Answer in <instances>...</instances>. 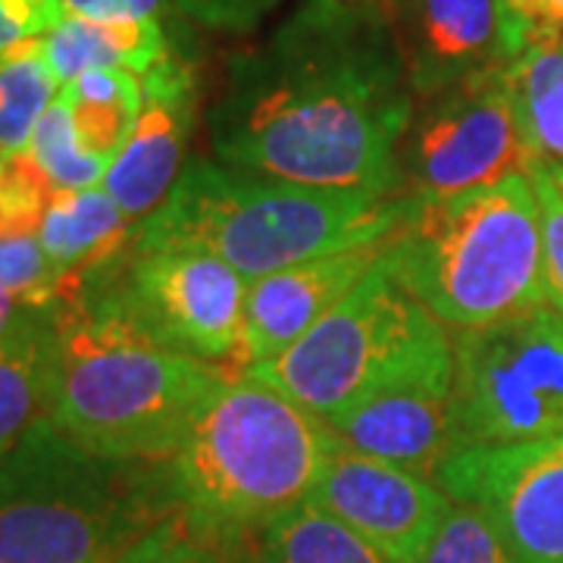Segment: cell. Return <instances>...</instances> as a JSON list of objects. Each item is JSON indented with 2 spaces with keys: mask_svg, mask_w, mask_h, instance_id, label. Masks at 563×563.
<instances>
[{
  "mask_svg": "<svg viewBox=\"0 0 563 563\" xmlns=\"http://www.w3.org/2000/svg\"><path fill=\"white\" fill-rule=\"evenodd\" d=\"M417 95L376 0H298L225 66L207 113L213 161L273 179L404 195L401 144Z\"/></svg>",
  "mask_w": 563,
  "mask_h": 563,
  "instance_id": "1",
  "label": "cell"
},
{
  "mask_svg": "<svg viewBox=\"0 0 563 563\" xmlns=\"http://www.w3.org/2000/svg\"><path fill=\"white\" fill-rule=\"evenodd\" d=\"M410 210L407 195L317 188L195 157L169 198L135 225L129 251H198L254 282L295 263L385 242Z\"/></svg>",
  "mask_w": 563,
  "mask_h": 563,
  "instance_id": "2",
  "label": "cell"
},
{
  "mask_svg": "<svg viewBox=\"0 0 563 563\" xmlns=\"http://www.w3.org/2000/svg\"><path fill=\"white\" fill-rule=\"evenodd\" d=\"M229 379L151 339L110 301H73L60 313L47 420L98 457L169 463Z\"/></svg>",
  "mask_w": 563,
  "mask_h": 563,
  "instance_id": "3",
  "label": "cell"
},
{
  "mask_svg": "<svg viewBox=\"0 0 563 563\" xmlns=\"http://www.w3.org/2000/svg\"><path fill=\"white\" fill-rule=\"evenodd\" d=\"M176 510L169 463L98 457L51 420L0 457V563H113Z\"/></svg>",
  "mask_w": 563,
  "mask_h": 563,
  "instance_id": "4",
  "label": "cell"
},
{
  "mask_svg": "<svg viewBox=\"0 0 563 563\" xmlns=\"http://www.w3.org/2000/svg\"><path fill=\"white\" fill-rule=\"evenodd\" d=\"M385 261L448 332L485 329L548 303L532 179L517 173L439 201H413Z\"/></svg>",
  "mask_w": 563,
  "mask_h": 563,
  "instance_id": "5",
  "label": "cell"
},
{
  "mask_svg": "<svg viewBox=\"0 0 563 563\" xmlns=\"http://www.w3.org/2000/svg\"><path fill=\"white\" fill-rule=\"evenodd\" d=\"M339 435L251 376L222 385L169 461L179 507L207 529L257 536L322 479Z\"/></svg>",
  "mask_w": 563,
  "mask_h": 563,
  "instance_id": "6",
  "label": "cell"
},
{
  "mask_svg": "<svg viewBox=\"0 0 563 563\" xmlns=\"http://www.w3.org/2000/svg\"><path fill=\"white\" fill-rule=\"evenodd\" d=\"M461 444L563 435V313L551 303L485 329L451 332Z\"/></svg>",
  "mask_w": 563,
  "mask_h": 563,
  "instance_id": "7",
  "label": "cell"
},
{
  "mask_svg": "<svg viewBox=\"0 0 563 563\" xmlns=\"http://www.w3.org/2000/svg\"><path fill=\"white\" fill-rule=\"evenodd\" d=\"M432 320L435 317L404 288L383 254L310 332L279 357L251 366L244 376L325 420L376 379Z\"/></svg>",
  "mask_w": 563,
  "mask_h": 563,
  "instance_id": "8",
  "label": "cell"
},
{
  "mask_svg": "<svg viewBox=\"0 0 563 563\" xmlns=\"http://www.w3.org/2000/svg\"><path fill=\"white\" fill-rule=\"evenodd\" d=\"M339 442L435 479L463 451L454 395V344L432 320L376 379L325 417Z\"/></svg>",
  "mask_w": 563,
  "mask_h": 563,
  "instance_id": "9",
  "label": "cell"
},
{
  "mask_svg": "<svg viewBox=\"0 0 563 563\" xmlns=\"http://www.w3.org/2000/svg\"><path fill=\"white\" fill-rule=\"evenodd\" d=\"M536 163L498 69L417 103L401 144L404 195L439 201L517 173L529 176Z\"/></svg>",
  "mask_w": 563,
  "mask_h": 563,
  "instance_id": "10",
  "label": "cell"
},
{
  "mask_svg": "<svg viewBox=\"0 0 563 563\" xmlns=\"http://www.w3.org/2000/svg\"><path fill=\"white\" fill-rule=\"evenodd\" d=\"M244 295L247 279L220 257L198 251H147L132 254L120 291L101 298L166 347L235 369Z\"/></svg>",
  "mask_w": 563,
  "mask_h": 563,
  "instance_id": "11",
  "label": "cell"
},
{
  "mask_svg": "<svg viewBox=\"0 0 563 563\" xmlns=\"http://www.w3.org/2000/svg\"><path fill=\"white\" fill-rule=\"evenodd\" d=\"M432 483L483 507L514 563H563V435L466 448Z\"/></svg>",
  "mask_w": 563,
  "mask_h": 563,
  "instance_id": "12",
  "label": "cell"
},
{
  "mask_svg": "<svg viewBox=\"0 0 563 563\" xmlns=\"http://www.w3.org/2000/svg\"><path fill=\"white\" fill-rule=\"evenodd\" d=\"M307 501L357 532L391 563L426 561L454 507L429 476L347 444H339Z\"/></svg>",
  "mask_w": 563,
  "mask_h": 563,
  "instance_id": "13",
  "label": "cell"
},
{
  "mask_svg": "<svg viewBox=\"0 0 563 563\" xmlns=\"http://www.w3.org/2000/svg\"><path fill=\"white\" fill-rule=\"evenodd\" d=\"M391 22L417 101L507 69L526 51L504 0H401Z\"/></svg>",
  "mask_w": 563,
  "mask_h": 563,
  "instance_id": "14",
  "label": "cell"
},
{
  "mask_svg": "<svg viewBox=\"0 0 563 563\" xmlns=\"http://www.w3.org/2000/svg\"><path fill=\"white\" fill-rule=\"evenodd\" d=\"M198 120L195 69L166 54L141 76V113L132 139L103 176V188L132 225L161 207L185 169V151Z\"/></svg>",
  "mask_w": 563,
  "mask_h": 563,
  "instance_id": "15",
  "label": "cell"
},
{
  "mask_svg": "<svg viewBox=\"0 0 563 563\" xmlns=\"http://www.w3.org/2000/svg\"><path fill=\"white\" fill-rule=\"evenodd\" d=\"M383 254L385 242L363 244L247 282L235 373H247L257 363L279 357L285 347H291L335 303L347 298V291L383 261Z\"/></svg>",
  "mask_w": 563,
  "mask_h": 563,
  "instance_id": "16",
  "label": "cell"
},
{
  "mask_svg": "<svg viewBox=\"0 0 563 563\" xmlns=\"http://www.w3.org/2000/svg\"><path fill=\"white\" fill-rule=\"evenodd\" d=\"M60 347V310L25 307L0 342V457L51 413Z\"/></svg>",
  "mask_w": 563,
  "mask_h": 563,
  "instance_id": "17",
  "label": "cell"
},
{
  "mask_svg": "<svg viewBox=\"0 0 563 563\" xmlns=\"http://www.w3.org/2000/svg\"><path fill=\"white\" fill-rule=\"evenodd\" d=\"M135 225L107 195V188L57 191L38 225V242L51 263L81 288V279L107 273L110 263L132 247Z\"/></svg>",
  "mask_w": 563,
  "mask_h": 563,
  "instance_id": "18",
  "label": "cell"
},
{
  "mask_svg": "<svg viewBox=\"0 0 563 563\" xmlns=\"http://www.w3.org/2000/svg\"><path fill=\"white\" fill-rule=\"evenodd\" d=\"M44 60L54 76L66 81L79 79L95 69H122L147 76L169 54L163 22L157 20H66L41 38Z\"/></svg>",
  "mask_w": 563,
  "mask_h": 563,
  "instance_id": "19",
  "label": "cell"
},
{
  "mask_svg": "<svg viewBox=\"0 0 563 563\" xmlns=\"http://www.w3.org/2000/svg\"><path fill=\"white\" fill-rule=\"evenodd\" d=\"M532 157L563 166V38L529 44L504 69Z\"/></svg>",
  "mask_w": 563,
  "mask_h": 563,
  "instance_id": "20",
  "label": "cell"
},
{
  "mask_svg": "<svg viewBox=\"0 0 563 563\" xmlns=\"http://www.w3.org/2000/svg\"><path fill=\"white\" fill-rule=\"evenodd\" d=\"M60 95L69 103L85 151L113 166L139 122L141 76L122 69H95L66 81Z\"/></svg>",
  "mask_w": 563,
  "mask_h": 563,
  "instance_id": "21",
  "label": "cell"
},
{
  "mask_svg": "<svg viewBox=\"0 0 563 563\" xmlns=\"http://www.w3.org/2000/svg\"><path fill=\"white\" fill-rule=\"evenodd\" d=\"M257 563H391L357 532L301 501L257 532Z\"/></svg>",
  "mask_w": 563,
  "mask_h": 563,
  "instance_id": "22",
  "label": "cell"
},
{
  "mask_svg": "<svg viewBox=\"0 0 563 563\" xmlns=\"http://www.w3.org/2000/svg\"><path fill=\"white\" fill-rule=\"evenodd\" d=\"M63 85L44 60L41 38L25 41L0 57V151L22 154L44 110L60 98Z\"/></svg>",
  "mask_w": 563,
  "mask_h": 563,
  "instance_id": "23",
  "label": "cell"
},
{
  "mask_svg": "<svg viewBox=\"0 0 563 563\" xmlns=\"http://www.w3.org/2000/svg\"><path fill=\"white\" fill-rule=\"evenodd\" d=\"M254 551L257 536L207 529L179 507L113 563H257Z\"/></svg>",
  "mask_w": 563,
  "mask_h": 563,
  "instance_id": "24",
  "label": "cell"
},
{
  "mask_svg": "<svg viewBox=\"0 0 563 563\" xmlns=\"http://www.w3.org/2000/svg\"><path fill=\"white\" fill-rule=\"evenodd\" d=\"M29 157L38 163V169L54 181L57 191H76V188H98L110 163L85 151L76 122L69 113V103L57 101L44 110V117L35 125V135L29 141Z\"/></svg>",
  "mask_w": 563,
  "mask_h": 563,
  "instance_id": "25",
  "label": "cell"
},
{
  "mask_svg": "<svg viewBox=\"0 0 563 563\" xmlns=\"http://www.w3.org/2000/svg\"><path fill=\"white\" fill-rule=\"evenodd\" d=\"M0 295L22 307L76 301L79 288L44 254L38 235H0Z\"/></svg>",
  "mask_w": 563,
  "mask_h": 563,
  "instance_id": "26",
  "label": "cell"
},
{
  "mask_svg": "<svg viewBox=\"0 0 563 563\" xmlns=\"http://www.w3.org/2000/svg\"><path fill=\"white\" fill-rule=\"evenodd\" d=\"M422 563H514V558L483 507L454 501Z\"/></svg>",
  "mask_w": 563,
  "mask_h": 563,
  "instance_id": "27",
  "label": "cell"
},
{
  "mask_svg": "<svg viewBox=\"0 0 563 563\" xmlns=\"http://www.w3.org/2000/svg\"><path fill=\"white\" fill-rule=\"evenodd\" d=\"M57 188L29 157V151L10 154V173L0 185V235H38L47 203Z\"/></svg>",
  "mask_w": 563,
  "mask_h": 563,
  "instance_id": "28",
  "label": "cell"
},
{
  "mask_svg": "<svg viewBox=\"0 0 563 563\" xmlns=\"http://www.w3.org/2000/svg\"><path fill=\"white\" fill-rule=\"evenodd\" d=\"M532 188L539 201V222H542V266L548 303L563 313V179L551 163H536Z\"/></svg>",
  "mask_w": 563,
  "mask_h": 563,
  "instance_id": "29",
  "label": "cell"
},
{
  "mask_svg": "<svg viewBox=\"0 0 563 563\" xmlns=\"http://www.w3.org/2000/svg\"><path fill=\"white\" fill-rule=\"evenodd\" d=\"M63 20V0H0V57L25 41L44 38Z\"/></svg>",
  "mask_w": 563,
  "mask_h": 563,
  "instance_id": "30",
  "label": "cell"
},
{
  "mask_svg": "<svg viewBox=\"0 0 563 563\" xmlns=\"http://www.w3.org/2000/svg\"><path fill=\"white\" fill-rule=\"evenodd\" d=\"M282 0H173V10L185 20L201 22L217 32H251L269 16Z\"/></svg>",
  "mask_w": 563,
  "mask_h": 563,
  "instance_id": "31",
  "label": "cell"
},
{
  "mask_svg": "<svg viewBox=\"0 0 563 563\" xmlns=\"http://www.w3.org/2000/svg\"><path fill=\"white\" fill-rule=\"evenodd\" d=\"M504 10L526 47L544 38H563V0H504Z\"/></svg>",
  "mask_w": 563,
  "mask_h": 563,
  "instance_id": "32",
  "label": "cell"
},
{
  "mask_svg": "<svg viewBox=\"0 0 563 563\" xmlns=\"http://www.w3.org/2000/svg\"><path fill=\"white\" fill-rule=\"evenodd\" d=\"M66 16L91 20H163L173 0H63Z\"/></svg>",
  "mask_w": 563,
  "mask_h": 563,
  "instance_id": "33",
  "label": "cell"
},
{
  "mask_svg": "<svg viewBox=\"0 0 563 563\" xmlns=\"http://www.w3.org/2000/svg\"><path fill=\"white\" fill-rule=\"evenodd\" d=\"M22 303H16L13 298H7V295H0V342L7 339V332L16 325V320L22 317Z\"/></svg>",
  "mask_w": 563,
  "mask_h": 563,
  "instance_id": "34",
  "label": "cell"
},
{
  "mask_svg": "<svg viewBox=\"0 0 563 563\" xmlns=\"http://www.w3.org/2000/svg\"><path fill=\"white\" fill-rule=\"evenodd\" d=\"M7 173H10V154L7 151H0V185L7 179Z\"/></svg>",
  "mask_w": 563,
  "mask_h": 563,
  "instance_id": "35",
  "label": "cell"
},
{
  "mask_svg": "<svg viewBox=\"0 0 563 563\" xmlns=\"http://www.w3.org/2000/svg\"><path fill=\"white\" fill-rule=\"evenodd\" d=\"M551 166H554V163H551ZM554 169H558V176H561V179H563V166H554Z\"/></svg>",
  "mask_w": 563,
  "mask_h": 563,
  "instance_id": "36",
  "label": "cell"
}]
</instances>
